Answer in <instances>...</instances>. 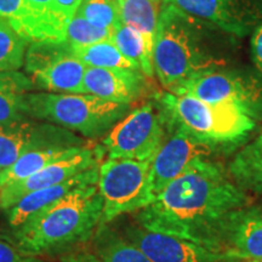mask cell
Listing matches in <instances>:
<instances>
[{"label":"cell","instance_id":"1","mask_svg":"<svg viewBox=\"0 0 262 262\" xmlns=\"http://www.w3.org/2000/svg\"><path fill=\"white\" fill-rule=\"evenodd\" d=\"M249 196L210 159L173 180L139 211L141 227L187 239L221 251L229 216L248 206ZM224 254V253H222Z\"/></svg>","mask_w":262,"mask_h":262},{"label":"cell","instance_id":"2","mask_svg":"<svg viewBox=\"0 0 262 262\" xmlns=\"http://www.w3.org/2000/svg\"><path fill=\"white\" fill-rule=\"evenodd\" d=\"M212 28L166 0L153 47V70L166 90L199 74L224 68L225 58L214 42Z\"/></svg>","mask_w":262,"mask_h":262},{"label":"cell","instance_id":"3","mask_svg":"<svg viewBox=\"0 0 262 262\" xmlns=\"http://www.w3.org/2000/svg\"><path fill=\"white\" fill-rule=\"evenodd\" d=\"M102 211L97 183H81L16 228L17 245L35 255L86 241L101 224Z\"/></svg>","mask_w":262,"mask_h":262},{"label":"cell","instance_id":"4","mask_svg":"<svg viewBox=\"0 0 262 262\" xmlns=\"http://www.w3.org/2000/svg\"><path fill=\"white\" fill-rule=\"evenodd\" d=\"M156 103L170 127H178L210 146L235 145L255 129L256 120L229 104H210L169 91L156 95Z\"/></svg>","mask_w":262,"mask_h":262},{"label":"cell","instance_id":"5","mask_svg":"<svg viewBox=\"0 0 262 262\" xmlns=\"http://www.w3.org/2000/svg\"><path fill=\"white\" fill-rule=\"evenodd\" d=\"M129 110L130 104L90 94L27 93L22 97V112L26 117L77 131L85 137L106 135Z\"/></svg>","mask_w":262,"mask_h":262},{"label":"cell","instance_id":"6","mask_svg":"<svg viewBox=\"0 0 262 262\" xmlns=\"http://www.w3.org/2000/svg\"><path fill=\"white\" fill-rule=\"evenodd\" d=\"M150 166V160L133 159H107L101 164L97 180L103 202L101 225L123 214L142 210L155 201Z\"/></svg>","mask_w":262,"mask_h":262},{"label":"cell","instance_id":"7","mask_svg":"<svg viewBox=\"0 0 262 262\" xmlns=\"http://www.w3.org/2000/svg\"><path fill=\"white\" fill-rule=\"evenodd\" d=\"M166 119L158 104L135 108L106 134L102 148L108 159L153 162L166 139Z\"/></svg>","mask_w":262,"mask_h":262},{"label":"cell","instance_id":"8","mask_svg":"<svg viewBox=\"0 0 262 262\" xmlns=\"http://www.w3.org/2000/svg\"><path fill=\"white\" fill-rule=\"evenodd\" d=\"M166 91L188 95L205 103L234 106L255 120L262 116V84L253 77H245L235 72H208Z\"/></svg>","mask_w":262,"mask_h":262},{"label":"cell","instance_id":"9","mask_svg":"<svg viewBox=\"0 0 262 262\" xmlns=\"http://www.w3.org/2000/svg\"><path fill=\"white\" fill-rule=\"evenodd\" d=\"M85 141L64 127L25 119L0 126V171L31 150L73 148L85 146Z\"/></svg>","mask_w":262,"mask_h":262},{"label":"cell","instance_id":"10","mask_svg":"<svg viewBox=\"0 0 262 262\" xmlns=\"http://www.w3.org/2000/svg\"><path fill=\"white\" fill-rule=\"evenodd\" d=\"M103 156L102 146L80 147L71 155L49 164L29 178L0 188V208L9 210L28 193L58 185L85 170L98 166Z\"/></svg>","mask_w":262,"mask_h":262},{"label":"cell","instance_id":"11","mask_svg":"<svg viewBox=\"0 0 262 262\" xmlns=\"http://www.w3.org/2000/svg\"><path fill=\"white\" fill-rule=\"evenodd\" d=\"M166 137L150 166V181L155 198L170 182L208 160L214 147L194 139L178 127H170Z\"/></svg>","mask_w":262,"mask_h":262},{"label":"cell","instance_id":"12","mask_svg":"<svg viewBox=\"0 0 262 262\" xmlns=\"http://www.w3.org/2000/svg\"><path fill=\"white\" fill-rule=\"evenodd\" d=\"M125 238L152 262H224L228 260L220 251L176 235L149 231L141 226L127 227Z\"/></svg>","mask_w":262,"mask_h":262},{"label":"cell","instance_id":"13","mask_svg":"<svg viewBox=\"0 0 262 262\" xmlns=\"http://www.w3.org/2000/svg\"><path fill=\"white\" fill-rule=\"evenodd\" d=\"M204 24L235 37H245L257 24L258 16L247 0H168Z\"/></svg>","mask_w":262,"mask_h":262},{"label":"cell","instance_id":"14","mask_svg":"<svg viewBox=\"0 0 262 262\" xmlns=\"http://www.w3.org/2000/svg\"><path fill=\"white\" fill-rule=\"evenodd\" d=\"M220 248L228 260H262V209L244 206L229 216Z\"/></svg>","mask_w":262,"mask_h":262},{"label":"cell","instance_id":"15","mask_svg":"<svg viewBox=\"0 0 262 262\" xmlns=\"http://www.w3.org/2000/svg\"><path fill=\"white\" fill-rule=\"evenodd\" d=\"M145 77L142 72L136 70L88 67L84 74L83 94L131 104L145 93Z\"/></svg>","mask_w":262,"mask_h":262},{"label":"cell","instance_id":"16","mask_svg":"<svg viewBox=\"0 0 262 262\" xmlns=\"http://www.w3.org/2000/svg\"><path fill=\"white\" fill-rule=\"evenodd\" d=\"M70 22L61 17L55 0H25V16L15 29L31 42L66 41Z\"/></svg>","mask_w":262,"mask_h":262},{"label":"cell","instance_id":"17","mask_svg":"<svg viewBox=\"0 0 262 262\" xmlns=\"http://www.w3.org/2000/svg\"><path fill=\"white\" fill-rule=\"evenodd\" d=\"M98 168H100V165L85 170V171L75 175L74 178L58 183V185L28 193L24 198L19 199L17 204L9 209L10 225L14 228L19 227L33 215H35L44 208L52 204V203L57 202L58 199L67 194L68 192L77 187V186L81 185V183H97Z\"/></svg>","mask_w":262,"mask_h":262},{"label":"cell","instance_id":"18","mask_svg":"<svg viewBox=\"0 0 262 262\" xmlns=\"http://www.w3.org/2000/svg\"><path fill=\"white\" fill-rule=\"evenodd\" d=\"M86 68L72 49V51L52 62L45 70L33 74L31 79L34 88L48 93L83 94Z\"/></svg>","mask_w":262,"mask_h":262},{"label":"cell","instance_id":"19","mask_svg":"<svg viewBox=\"0 0 262 262\" xmlns=\"http://www.w3.org/2000/svg\"><path fill=\"white\" fill-rule=\"evenodd\" d=\"M120 19L139 33L147 58L153 64V47L160 11L166 0H117Z\"/></svg>","mask_w":262,"mask_h":262},{"label":"cell","instance_id":"20","mask_svg":"<svg viewBox=\"0 0 262 262\" xmlns=\"http://www.w3.org/2000/svg\"><path fill=\"white\" fill-rule=\"evenodd\" d=\"M32 89V79L24 73L0 72V126L27 119L22 112V97Z\"/></svg>","mask_w":262,"mask_h":262},{"label":"cell","instance_id":"21","mask_svg":"<svg viewBox=\"0 0 262 262\" xmlns=\"http://www.w3.org/2000/svg\"><path fill=\"white\" fill-rule=\"evenodd\" d=\"M78 148H80V147L38 149L25 153L14 164H11L9 168L0 171V188L10 185V183L21 181V180L29 178L33 173L40 171L41 169H44L49 164L62 158V157L71 155V153L75 152Z\"/></svg>","mask_w":262,"mask_h":262},{"label":"cell","instance_id":"22","mask_svg":"<svg viewBox=\"0 0 262 262\" xmlns=\"http://www.w3.org/2000/svg\"><path fill=\"white\" fill-rule=\"evenodd\" d=\"M94 249L102 262H152L129 239L106 227L97 232Z\"/></svg>","mask_w":262,"mask_h":262},{"label":"cell","instance_id":"23","mask_svg":"<svg viewBox=\"0 0 262 262\" xmlns=\"http://www.w3.org/2000/svg\"><path fill=\"white\" fill-rule=\"evenodd\" d=\"M77 57L86 67L122 68L140 71L133 62L127 60L112 40L97 42L83 48H72Z\"/></svg>","mask_w":262,"mask_h":262},{"label":"cell","instance_id":"24","mask_svg":"<svg viewBox=\"0 0 262 262\" xmlns=\"http://www.w3.org/2000/svg\"><path fill=\"white\" fill-rule=\"evenodd\" d=\"M111 40L124 56L133 62L146 77L152 78L155 75L153 64L147 58L142 38L135 29L120 22L112 32Z\"/></svg>","mask_w":262,"mask_h":262},{"label":"cell","instance_id":"25","mask_svg":"<svg viewBox=\"0 0 262 262\" xmlns=\"http://www.w3.org/2000/svg\"><path fill=\"white\" fill-rule=\"evenodd\" d=\"M229 173L244 191L262 193V152L241 150L229 165Z\"/></svg>","mask_w":262,"mask_h":262},{"label":"cell","instance_id":"26","mask_svg":"<svg viewBox=\"0 0 262 262\" xmlns=\"http://www.w3.org/2000/svg\"><path fill=\"white\" fill-rule=\"evenodd\" d=\"M28 40L9 21L0 18V72L17 71L25 61Z\"/></svg>","mask_w":262,"mask_h":262},{"label":"cell","instance_id":"27","mask_svg":"<svg viewBox=\"0 0 262 262\" xmlns=\"http://www.w3.org/2000/svg\"><path fill=\"white\" fill-rule=\"evenodd\" d=\"M70 51L72 47L66 41L31 42L26 52V71L32 75L38 73Z\"/></svg>","mask_w":262,"mask_h":262},{"label":"cell","instance_id":"28","mask_svg":"<svg viewBox=\"0 0 262 262\" xmlns=\"http://www.w3.org/2000/svg\"><path fill=\"white\" fill-rule=\"evenodd\" d=\"M75 15L112 32L122 22L117 0H83Z\"/></svg>","mask_w":262,"mask_h":262},{"label":"cell","instance_id":"29","mask_svg":"<svg viewBox=\"0 0 262 262\" xmlns=\"http://www.w3.org/2000/svg\"><path fill=\"white\" fill-rule=\"evenodd\" d=\"M112 31L97 27L80 16L75 15L71 19L66 33V42L72 48H83L97 42L111 40Z\"/></svg>","mask_w":262,"mask_h":262},{"label":"cell","instance_id":"30","mask_svg":"<svg viewBox=\"0 0 262 262\" xmlns=\"http://www.w3.org/2000/svg\"><path fill=\"white\" fill-rule=\"evenodd\" d=\"M25 16V0H0V18L16 27Z\"/></svg>","mask_w":262,"mask_h":262},{"label":"cell","instance_id":"31","mask_svg":"<svg viewBox=\"0 0 262 262\" xmlns=\"http://www.w3.org/2000/svg\"><path fill=\"white\" fill-rule=\"evenodd\" d=\"M0 262H37L18 245L0 238Z\"/></svg>","mask_w":262,"mask_h":262},{"label":"cell","instance_id":"32","mask_svg":"<svg viewBox=\"0 0 262 262\" xmlns=\"http://www.w3.org/2000/svg\"><path fill=\"white\" fill-rule=\"evenodd\" d=\"M81 3L83 0H55V8L62 18L71 22V19L77 14Z\"/></svg>","mask_w":262,"mask_h":262},{"label":"cell","instance_id":"33","mask_svg":"<svg viewBox=\"0 0 262 262\" xmlns=\"http://www.w3.org/2000/svg\"><path fill=\"white\" fill-rule=\"evenodd\" d=\"M251 54L255 64L262 72V25L255 29L253 38H251Z\"/></svg>","mask_w":262,"mask_h":262},{"label":"cell","instance_id":"34","mask_svg":"<svg viewBox=\"0 0 262 262\" xmlns=\"http://www.w3.org/2000/svg\"><path fill=\"white\" fill-rule=\"evenodd\" d=\"M64 262H102V261H101L96 255L80 254V255H75V256L70 257Z\"/></svg>","mask_w":262,"mask_h":262},{"label":"cell","instance_id":"35","mask_svg":"<svg viewBox=\"0 0 262 262\" xmlns=\"http://www.w3.org/2000/svg\"><path fill=\"white\" fill-rule=\"evenodd\" d=\"M242 150H244V152H248V153L262 152V130H261L260 135H258L256 139H255L253 142L250 143V145L245 146Z\"/></svg>","mask_w":262,"mask_h":262},{"label":"cell","instance_id":"36","mask_svg":"<svg viewBox=\"0 0 262 262\" xmlns=\"http://www.w3.org/2000/svg\"><path fill=\"white\" fill-rule=\"evenodd\" d=\"M226 262H262V260H239V258H233V260H227Z\"/></svg>","mask_w":262,"mask_h":262}]
</instances>
